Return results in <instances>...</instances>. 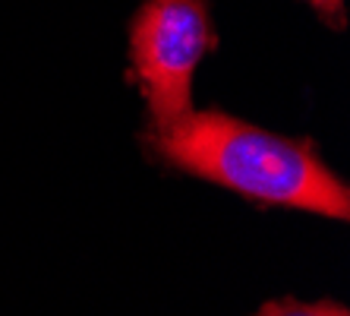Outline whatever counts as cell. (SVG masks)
I'll return each instance as SVG.
<instances>
[{"label":"cell","mask_w":350,"mask_h":316,"mask_svg":"<svg viewBox=\"0 0 350 316\" xmlns=\"http://www.w3.org/2000/svg\"><path fill=\"white\" fill-rule=\"evenodd\" d=\"M152 149L167 165L189 171L265 206L350 215V190L322 165L312 143L287 139L221 111H189L152 130Z\"/></svg>","instance_id":"6da1fadb"},{"label":"cell","mask_w":350,"mask_h":316,"mask_svg":"<svg viewBox=\"0 0 350 316\" xmlns=\"http://www.w3.org/2000/svg\"><path fill=\"white\" fill-rule=\"evenodd\" d=\"M306 3H312V10H316L328 25H334V29L344 25V0H306Z\"/></svg>","instance_id":"3957f363"},{"label":"cell","mask_w":350,"mask_h":316,"mask_svg":"<svg viewBox=\"0 0 350 316\" xmlns=\"http://www.w3.org/2000/svg\"><path fill=\"white\" fill-rule=\"evenodd\" d=\"M215 48L205 0H146L130 29V60L155 127L193 111V73Z\"/></svg>","instance_id":"7a4b0ae2"}]
</instances>
